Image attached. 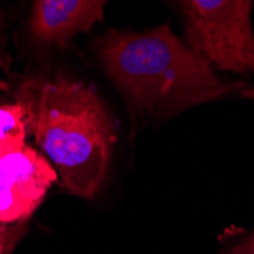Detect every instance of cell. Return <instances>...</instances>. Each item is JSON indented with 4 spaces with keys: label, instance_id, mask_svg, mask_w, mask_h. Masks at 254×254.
I'll list each match as a JSON object with an SVG mask.
<instances>
[{
    "label": "cell",
    "instance_id": "cell-1",
    "mask_svg": "<svg viewBox=\"0 0 254 254\" xmlns=\"http://www.w3.org/2000/svg\"><path fill=\"white\" fill-rule=\"evenodd\" d=\"M107 75L127 99L131 116L166 119L228 96L254 98L244 81H224L169 23L145 32L108 29L93 41Z\"/></svg>",
    "mask_w": 254,
    "mask_h": 254
},
{
    "label": "cell",
    "instance_id": "cell-2",
    "mask_svg": "<svg viewBox=\"0 0 254 254\" xmlns=\"http://www.w3.org/2000/svg\"><path fill=\"white\" fill-rule=\"evenodd\" d=\"M14 98L61 186L76 196L93 198L105 181L118 138V122L96 87L61 73L29 76Z\"/></svg>",
    "mask_w": 254,
    "mask_h": 254
},
{
    "label": "cell",
    "instance_id": "cell-3",
    "mask_svg": "<svg viewBox=\"0 0 254 254\" xmlns=\"http://www.w3.org/2000/svg\"><path fill=\"white\" fill-rule=\"evenodd\" d=\"M188 46L213 70L254 75L251 0H183Z\"/></svg>",
    "mask_w": 254,
    "mask_h": 254
},
{
    "label": "cell",
    "instance_id": "cell-4",
    "mask_svg": "<svg viewBox=\"0 0 254 254\" xmlns=\"http://www.w3.org/2000/svg\"><path fill=\"white\" fill-rule=\"evenodd\" d=\"M57 180L48 158L28 145L0 158V224L26 221Z\"/></svg>",
    "mask_w": 254,
    "mask_h": 254
},
{
    "label": "cell",
    "instance_id": "cell-5",
    "mask_svg": "<svg viewBox=\"0 0 254 254\" xmlns=\"http://www.w3.org/2000/svg\"><path fill=\"white\" fill-rule=\"evenodd\" d=\"M105 5L104 0H37L29 18L31 34L40 43L64 46L99 23Z\"/></svg>",
    "mask_w": 254,
    "mask_h": 254
},
{
    "label": "cell",
    "instance_id": "cell-6",
    "mask_svg": "<svg viewBox=\"0 0 254 254\" xmlns=\"http://www.w3.org/2000/svg\"><path fill=\"white\" fill-rule=\"evenodd\" d=\"M26 131L25 111L17 102L0 107V158L26 145Z\"/></svg>",
    "mask_w": 254,
    "mask_h": 254
},
{
    "label": "cell",
    "instance_id": "cell-7",
    "mask_svg": "<svg viewBox=\"0 0 254 254\" xmlns=\"http://www.w3.org/2000/svg\"><path fill=\"white\" fill-rule=\"evenodd\" d=\"M26 228V221L11 225H0V254H12L15 245L25 236Z\"/></svg>",
    "mask_w": 254,
    "mask_h": 254
},
{
    "label": "cell",
    "instance_id": "cell-8",
    "mask_svg": "<svg viewBox=\"0 0 254 254\" xmlns=\"http://www.w3.org/2000/svg\"><path fill=\"white\" fill-rule=\"evenodd\" d=\"M219 254H254V232L245 235L238 242L225 247Z\"/></svg>",
    "mask_w": 254,
    "mask_h": 254
},
{
    "label": "cell",
    "instance_id": "cell-9",
    "mask_svg": "<svg viewBox=\"0 0 254 254\" xmlns=\"http://www.w3.org/2000/svg\"><path fill=\"white\" fill-rule=\"evenodd\" d=\"M0 65H2V61H0ZM0 91H9V85L0 78Z\"/></svg>",
    "mask_w": 254,
    "mask_h": 254
}]
</instances>
